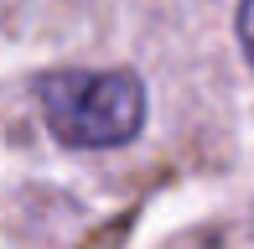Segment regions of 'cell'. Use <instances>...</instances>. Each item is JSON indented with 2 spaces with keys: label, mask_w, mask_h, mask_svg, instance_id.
Segmentation results:
<instances>
[{
  "label": "cell",
  "mask_w": 254,
  "mask_h": 249,
  "mask_svg": "<svg viewBox=\"0 0 254 249\" xmlns=\"http://www.w3.org/2000/svg\"><path fill=\"white\" fill-rule=\"evenodd\" d=\"M239 42H244V58H249V67H254V0L239 5Z\"/></svg>",
  "instance_id": "2"
},
{
  "label": "cell",
  "mask_w": 254,
  "mask_h": 249,
  "mask_svg": "<svg viewBox=\"0 0 254 249\" xmlns=\"http://www.w3.org/2000/svg\"><path fill=\"white\" fill-rule=\"evenodd\" d=\"M42 120L73 151H104L130 145L145 124V88L125 67H67L42 78Z\"/></svg>",
  "instance_id": "1"
}]
</instances>
